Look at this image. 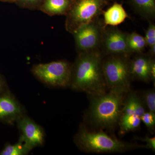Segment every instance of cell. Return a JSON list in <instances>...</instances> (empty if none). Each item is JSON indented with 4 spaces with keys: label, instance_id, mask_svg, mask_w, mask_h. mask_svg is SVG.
I'll return each mask as SVG.
<instances>
[{
    "label": "cell",
    "instance_id": "cell-1",
    "mask_svg": "<svg viewBox=\"0 0 155 155\" xmlns=\"http://www.w3.org/2000/svg\"><path fill=\"white\" fill-rule=\"evenodd\" d=\"M103 57L100 51L78 53L72 65L69 87L89 95L106 93L107 87L103 74Z\"/></svg>",
    "mask_w": 155,
    "mask_h": 155
},
{
    "label": "cell",
    "instance_id": "cell-2",
    "mask_svg": "<svg viewBox=\"0 0 155 155\" xmlns=\"http://www.w3.org/2000/svg\"><path fill=\"white\" fill-rule=\"evenodd\" d=\"M125 94L109 91L100 95H90L89 117L96 127L114 129L119 124Z\"/></svg>",
    "mask_w": 155,
    "mask_h": 155
},
{
    "label": "cell",
    "instance_id": "cell-3",
    "mask_svg": "<svg viewBox=\"0 0 155 155\" xmlns=\"http://www.w3.org/2000/svg\"><path fill=\"white\" fill-rule=\"evenodd\" d=\"M74 142L79 149L86 153H124L145 148V145L126 142L112 138L102 130L90 132L82 125L75 136Z\"/></svg>",
    "mask_w": 155,
    "mask_h": 155
},
{
    "label": "cell",
    "instance_id": "cell-4",
    "mask_svg": "<svg viewBox=\"0 0 155 155\" xmlns=\"http://www.w3.org/2000/svg\"><path fill=\"white\" fill-rule=\"evenodd\" d=\"M130 56L109 55L103 57V74L107 88L110 91L124 94L129 92L132 80Z\"/></svg>",
    "mask_w": 155,
    "mask_h": 155
},
{
    "label": "cell",
    "instance_id": "cell-5",
    "mask_svg": "<svg viewBox=\"0 0 155 155\" xmlns=\"http://www.w3.org/2000/svg\"><path fill=\"white\" fill-rule=\"evenodd\" d=\"M107 3V0H79L66 14V30L72 34L81 25L99 18Z\"/></svg>",
    "mask_w": 155,
    "mask_h": 155
},
{
    "label": "cell",
    "instance_id": "cell-6",
    "mask_svg": "<svg viewBox=\"0 0 155 155\" xmlns=\"http://www.w3.org/2000/svg\"><path fill=\"white\" fill-rule=\"evenodd\" d=\"M31 72L45 84L54 87L69 86L72 65L64 60L34 65Z\"/></svg>",
    "mask_w": 155,
    "mask_h": 155
},
{
    "label": "cell",
    "instance_id": "cell-7",
    "mask_svg": "<svg viewBox=\"0 0 155 155\" xmlns=\"http://www.w3.org/2000/svg\"><path fill=\"white\" fill-rule=\"evenodd\" d=\"M106 25L100 17L81 25L72 34L78 53L100 51Z\"/></svg>",
    "mask_w": 155,
    "mask_h": 155
},
{
    "label": "cell",
    "instance_id": "cell-8",
    "mask_svg": "<svg viewBox=\"0 0 155 155\" xmlns=\"http://www.w3.org/2000/svg\"><path fill=\"white\" fill-rule=\"evenodd\" d=\"M127 34L116 26H106L100 49L103 57L109 55L130 56L127 46Z\"/></svg>",
    "mask_w": 155,
    "mask_h": 155
},
{
    "label": "cell",
    "instance_id": "cell-9",
    "mask_svg": "<svg viewBox=\"0 0 155 155\" xmlns=\"http://www.w3.org/2000/svg\"><path fill=\"white\" fill-rule=\"evenodd\" d=\"M16 122L21 134L19 140L25 143L31 150L43 145L45 133L40 125L24 115L17 119Z\"/></svg>",
    "mask_w": 155,
    "mask_h": 155
},
{
    "label": "cell",
    "instance_id": "cell-10",
    "mask_svg": "<svg viewBox=\"0 0 155 155\" xmlns=\"http://www.w3.org/2000/svg\"><path fill=\"white\" fill-rule=\"evenodd\" d=\"M23 115L17 99L8 90L0 91V122L12 124Z\"/></svg>",
    "mask_w": 155,
    "mask_h": 155
},
{
    "label": "cell",
    "instance_id": "cell-11",
    "mask_svg": "<svg viewBox=\"0 0 155 155\" xmlns=\"http://www.w3.org/2000/svg\"><path fill=\"white\" fill-rule=\"evenodd\" d=\"M148 54L137 53L130 60V70L132 80L135 79L148 83L151 81L150 70L153 59Z\"/></svg>",
    "mask_w": 155,
    "mask_h": 155
},
{
    "label": "cell",
    "instance_id": "cell-12",
    "mask_svg": "<svg viewBox=\"0 0 155 155\" xmlns=\"http://www.w3.org/2000/svg\"><path fill=\"white\" fill-rule=\"evenodd\" d=\"M104 23L106 26H116L122 23L128 17L123 6L115 3L105 12H103Z\"/></svg>",
    "mask_w": 155,
    "mask_h": 155
},
{
    "label": "cell",
    "instance_id": "cell-13",
    "mask_svg": "<svg viewBox=\"0 0 155 155\" xmlns=\"http://www.w3.org/2000/svg\"><path fill=\"white\" fill-rule=\"evenodd\" d=\"M70 0H44L40 10L49 16L67 14L71 8Z\"/></svg>",
    "mask_w": 155,
    "mask_h": 155
},
{
    "label": "cell",
    "instance_id": "cell-14",
    "mask_svg": "<svg viewBox=\"0 0 155 155\" xmlns=\"http://www.w3.org/2000/svg\"><path fill=\"white\" fill-rule=\"evenodd\" d=\"M135 11L148 21L155 19V0H130Z\"/></svg>",
    "mask_w": 155,
    "mask_h": 155
},
{
    "label": "cell",
    "instance_id": "cell-15",
    "mask_svg": "<svg viewBox=\"0 0 155 155\" xmlns=\"http://www.w3.org/2000/svg\"><path fill=\"white\" fill-rule=\"evenodd\" d=\"M141 122L140 117L136 114L121 115L118 124L120 126V133L124 134L136 130L140 126Z\"/></svg>",
    "mask_w": 155,
    "mask_h": 155
},
{
    "label": "cell",
    "instance_id": "cell-16",
    "mask_svg": "<svg viewBox=\"0 0 155 155\" xmlns=\"http://www.w3.org/2000/svg\"><path fill=\"white\" fill-rule=\"evenodd\" d=\"M127 43L130 54L134 53H142L147 47L144 37L135 32L127 34Z\"/></svg>",
    "mask_w": 155,
    "mask_h": 155
},
{
    "label": "cell",
    "instance_id": "cell-17",
    "mask_svg": "<svg viewBox=\"0 0 155 155\" xmlns=\"http://www.w3.org/2000/svg\"><path fill=\"white\" fill-rule=\"evenodd\" d=\"M31 150L25 143L19 139L16 144H6L0 152V155H25L28 154Z\"/></svg>",
    "mask_w": 155,
    "mask_h": 155
},
{
    "label": "cell",
    "instance_id": "cell-18",
    "mask_svg": "<svg viewBox=\"0 0 155 155\" xmlns=\"http://www.w3.org/2000/svg\"><path fill=\"white\" fill-rule=\"evenodd\" d=\"M143 101L149 112L155 114V91L154 89L149 90L143 94Z\"/></svg>",
    "mask_w": 155,
    "mask_h": 155
},
{
    "label": "cell",
    "instance_id": "cell-19",
    "mask_svg": "<svg viewBox=\"0 0 155 155\" xmlns=\"http://www.w3.org/2000/svg\"><path fill=\"white\" fill-rule=\"evenodd\" d=\"M149 22L148 27L145 32V36L144 37L147 47L150 48L155 46V25L151 21Z\"/></svg>",
    "mask_w": 155,
    "mask_h": 155
},
{
    "label": "cell",
    "instance_id": "cell-20",
    "mask_svg": "<svg viewBox=\"0 0 155 155\" xmlns=\"http://www.w3.org/2000/svg\"><path fill=\"white\" fill-rule=\"evenodd\" d=\"M142 122L151 132L154 130L155 126V114L151 112H146L140 117Z\"/></svg>",
    "mask_w": 155,
    "mask_h": 155
},
{
    "label": "cell",
    "instance_id": "cell-21",
    "mask_svg": "<svg viewBox=\"0 0 155 155\" xmlns=\"http://www.w3.org/2000/svg\"><path fill=\"white\" fill-rule=\"evenodd\" d=\"M139 140L144 142L146 144L145 145V148L152 150L154 152L155 150V137H150L146 136L144 138H139Z\"/></svg>",
    "mask_w": 155,
    "mask_h": 155
},
{
    "label": "cell",
    "instance_id": "cell-22",
    "mask_svg": "<svg viewBox=\"0 0 155 155\" xmlns=\"http://www.w3.org/2000/svg\"><path fill=\"white\" fill-rule=\"evenodd\" d=\"M41 0H17L16 2H20L21 6L22 7H27L28 8H33L36 7L38 3L40 2Z\"/></svg>",
    "mask_w": 155,
    "mask_h": 155
},
{
    "label": "cell",
    "instance_id": "cell-23",
    "mask_svg": "<svg viewBox=\"0 0 155 155\" xmlns=\"http://www.w3.org/2000/svg\"><path fill=\"white\" fill-rule=\"evenodd\" d=\"M150 77L151 81H152L155 85V61L154 58L153 59L151 64L150 70Z\"/></svg>",
    "mask_w": 155,
    "mask_h": 155
},
{
    "label": "cell",
    "instance_id": "cell-24",
    "mask_svg": "<svg viewBox=\"0 0 155 155\" xmlns=\"http://www.w3.org/2000/svg\"><path fill=\"white\" fill-rule=\"evenodd\" d=\"M7 86L4 78L0 74V91L7 90Z\"/></svg>",
    "mask_w": 155,
    "mask_h": 155
},
{
    "label": "cell",
    "instance_id": "cell-25",
    "mask_svg": "<svg viewBox=\"0 0 155 155\" xmlns=\"http://www.w3.org/2000/svg\"><path fill=\"white\" fill-rule=\"evenodd\" d=\"M4 2H16L17 0H1Z\"/></svg>",
    "mask_w": 155,
    "mask_h": 155
}]
</instances>
